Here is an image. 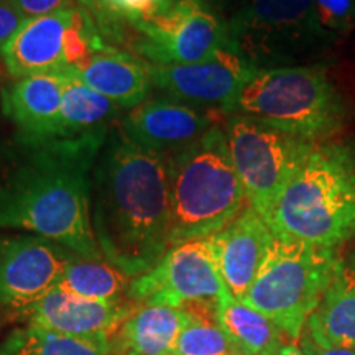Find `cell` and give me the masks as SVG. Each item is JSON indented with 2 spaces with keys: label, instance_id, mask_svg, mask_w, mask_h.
<instances>
[{
  "label": "cell",
  "instance_id": "6da1fadb",
  "mask_svg": "<svg viewBox=\"0 0 355 355\" xmlns=\"http://www.w3.org/2000/svg\"><path fill=\"white\" fill-rule=\"evenodd\" d=\"M110 128L78 135L17 133L0 150V227L104 260L91 224L92 175Z\"/></svg>",
  "mask_w": 355,
  "mask_h": 355
},
{
  "label": "cell",
  "instance_id": "7a4b0ae2",
  "mask_svg": "<svg viewBox=\"0 0 355 355\" xmlns=\"http://www.w3.org/2000/svg\"><path fill=\"white\" fill-rule=\"evenodd\" d=\"M91 224L105 261L130 278L150 272L171 248L166 155L110 128L92 175Z\"/></svg>",
  "mask_w": 355,
  "mask_h": 355
},
{
  "label": "cell",
  "instance_id": "3957f363",
  "mask_svg": "<svg viewBox=\"0 0 355 355\" xmlns=\"http://www.w3.org/2000/svg\"><path fill=\"white\" fill-rule=\"evenodd\" d=\"M275 237L337 248L355 235V141L314 144L265 219Z\"/></svg>",
  "mask_w": 355,
  "mask_h": 355
},
{
  "label": "cell",
  "instance_id": "277c9868",
  "mask_svg": "<svg viewBox=\"0 0 355 355\" xmlns=\"http://www.w3.org/2000/svg\"><path fill=\"white\" fill-rule=\"evenodd\" d=\"M170 245L220 232L245 207V191L229 153L224 128L214 125L166 153Z\"/></svg>",
  "mask_w": 355,
  "mask_h": 355
},
{
  "label": "cell",
  "instance_id": "5b68a950",
  "mask_svg": "<svg viewBox=\"0 0 355 355\" xmlns=\"http://www.w3.org/2000/svg\"><path fill=\"white\" fill-rule=\"evenodd\" d=\"M229 114L319 144L345 127L349 102L326 66H283L255 69Z\"/></svg>",
  "mask_w": 355,
  "mask_h": 355
},
{
  "label": "cell",
  "instance_id": "8992f818",
  "mask_svg": "<svg viewBox=\"0 0 355 355\" xmlns=\"http://www.w3.org/2000/svg\"><path fill=\"white\" fill-rule=\"evenodd\" d=\"M340 263L336 248L275 237L243 301L298 343Z\"/></svg>",
  "mask_w": 355,
  "mask_h": 355
},
{
  "label": "cell",
  "instance_id": "52a82bcc",
  "mask_svg": "<svg viewBox=\"0 0 355 355\" xmlns=\"http://www.w3.org/2000/svg\"><path fill=\"white\" fill-rule=\"evenodd\" d=\"M227 25L229 48L255 69L291 66L326 44L314 0H250Z\"/></svg>",
  "mask_w": 355,
  "mask_h": 355
},
{
  "label": "cell",
  "instance_id": "ba28073f",
  "mask_svg": "<svg viewBox=\"0 0 355 355\" xmlns=\"http://www.w3.org/2000/svg\"><path fill=\"white\" fill-rule=\"evenodd\" d=\"M224 132L248 206L266 219L282 191L303 165L314 141L241 114L229 115Z\"/></svg>",
  "mask_w": 355,
  "mask_h": 355
},
{
  "label": "cell",
  "instance_id": "9c48e42d",
  "mask_svg": "<svg viewBox=\"0 0 355 355\" xmlns=\"http://www.w3.org/2000/svg\"><path fill=\"white\" fill-rule=\"evenodd\" d=\"M229 293L211 237L171 247L150 272L132 278L127 298L135 306L217 309Z\"/></svg>",
  "mask_w": 355,
  "mask_h": 355
},
{
  "label": "cell",
  "instance_id": "30bf717a",
  "mask_svg": "<svg viewBox=\"0 0 355 355\" xmlns=\"http://www.w3.org/2000/svg\"><path fill=\"white\" fill-rule=\"evenodd\" d=\"M133 51L153 64H194L229 48V25L206 0H178L166 12L133 21Z\"/></svg>",
  "mask_w": 355,
  "mask_h": 355
},
{
  "label": "cell",
  "instance_id": "8fae6325",
  "mask_svg": "<svg viewBox=\"0 0 355 355\" xmlns=\"http://www.w3.org/2000/svg\"><path fill=\"white\" fill-rule=\"evenodd\" d=\"M74 255L40 235L0 239V314L19 319L55 290Z\"/></svg>",
  "mask_w": 355,
  "mask_h": 355
},
{
  "label": "cell",
  "instance_id": "7c38bea8",
  "mask_svg": "<svg viewBox=\"0 0 355 355\" xmlns=\"http://www.w3.org/2000/svg\"><path fill=\"white\" fill-rule=\"evenodd\" d=\"M150 79L159 91L184 104L209 105L230 112L243 84L255 68L230 48H222L216 56L194 64L146 63Z\"/></svg>",
  "mask_w": 355,
  "mask_h": 355
},
{
  "label": "cell",
  "instance_id": "4fadbf2b",
  "mask_svg": "<svg viewBox=\"0 0 355 355\" xmlns=\"http://www.w3.org/2000/svg\"><path fill=\"white\" fill-rule=\"evenodd\" d=\"M119 127L133 144L165 155L199 139L214 122L211 115L184 102L146 99L123 115Z\"/></svg>",
  "mask_w": 355,
  "mask_h": 355
},
{
  "label": "cell",
  "instance_id": "5bb4252c",
  "mask_svg": "<svg viewBox=\"0 0 355 355\" xmlns=\"http://www.w3.org/2000/svg\"><path fill=\"white\" fill-rule=\"evenodd\" d=\"M132 309L133 306L122 304L121 301L87 300L55 288L26 308L19 319H26L30 326L60 334L112 337Z\"/></svg>",
  "mask_w": 355,
  "mask_h": 355
},
{
  "label": "cell",
  "instance_id": "9a60e30c",
  "mask_svg": "<svg viewBox=\"0 0 355 355\" xmlns=\"http://www.w3.org/2000/svg\"><path fill=\"white\" fill-rule=\"evenodd\" d=\"M273 239L268 224L252 206L243 207L229 225L211 237L222 279L234 298H245Z\"/></svg>",
  "mask_w": 355,
  "mask_h": 355
},
{
  "label": "cell",
  "instance_id": "2e32d148",
  "mask_svg": "<svg viewBox=\"0 0 355 355\" xmlns=\"http://www.w3.org/2000/svg\"><path fill=\"white\" fill-rule=\"evenodd\" d=\"M74 8L28 19L0 50L3 64L13 79L60 73L66 64V33Z\"/></svg>",
  "mask_w": 355,
  "mask_h": 355
},
{
  "label": "cell",
  "instance_id": "e0dca14e",
  "mask_svg": "<svg viewBox=\"0 0 355 355\" xmlns=\"http://www.w3.org/2000/svg\"><path fill=\"white\" fill-rule=\"evenodd\" d=\"M63 91L64 78L60 73L13 79L0 89V107L19 133L55 135L60 132Z\"/></svg>",
  "mask_w": 355,
  "mask_h": 355
},
{
  "label": "cell",
  "instance_id": "ac0fdd59",
  "mask_svg": "<svg viewBox=\"0 0 355 355\" xmlns=\"http://www.w3.org/2000/svg\"><path fill=\"white\" fill-rule=\"evenodd\" d=\"M68 69L121 109H133L145 102L153 86L146 61L114 46L97 51L86 63Z\"/></svg>",
  "mask_w": 355,
  "mask_h": 355
},
{
  "label": "cell",
  "instance_id": "d6986e66",
  "mask_svg": "<svg viewBox=\"0 0 355 355\" xmlns=\"http://www.w3.org/2000/svg\"><path fill=\"white\" fill-rule=\"evenodd\" d=\"M193 318V313L183 308L133 306L112 340H117L127 355H168Z\"/></svg>",
  "mask_w": 355,
  "mask_h": 355
},
{
  "label": "cell",
  "instance_id": "ffe728a7",
  "mask_svg": "<svg viewBox=\"0 0 355 355\" xmlns=\"http://www.w3.org/2000/svg\"><path fill=\"white\" fill-rule=\"evenodd\" d=\"M303 332L321 345L355 350V268L339 265Z\"/></svg>",
  "mask_w": 355,
  "mask_h": 355
},
{
  "label": "cell",
  "instance_id": "44dd1931",
  "mask_svg": "<svg viewBox=\"0 0 355 355\" xmlns=\"http://www.w3.org/2000/svg\"><path fill=\"white\" fill-rule=\"evenodd\" d=\"M217 324L239 352L245 355H277L285 334L272 319L225 293L217 306Z\"/></svg>",
  "mask_w": 355,
  "mask_h": 355
},
{
  "label": "cell",
  "instance_id": "7402d4cb",
  "mask_svg": "<svg viewBox=\"0 0 355 355\" xmlns=\"http://www.w3.org/2000/svg\"><path fill=\"white\" fill-rule=\"evenodd\" d=\"M60 74L64 78V91L58 133L78 135L112 127V122L122 109L105 96L86 86L81 79L71 74L68 68L60 71Z\"/></svg>",
  "mask_w": 355,
  "mask_h": 355
},
{
  "label": "cell",
  "instance_id": "603a6c76",
  "mask_svg": "<svg viewBox=\"0 0 355 355\" xmlns=\"http://www.w3.org/2000/svg\"><path fill=\"white\" fill-rule=\"evenodd\" d=\"M112 337H78L26 326L12 331L0 345V355H110Z\"/></svg>",
  "mask_w": 355,
  "mask_h": 355
},
{
  "label": "cell",
  "instance_id": "cb8c5ba5",
  "mask_svg": "<svg viewBox=\"0 0 355 355\" xmlns=\"http://www.w3.org/2000/svg\"><path fill=\"white\" fill-rule=\"evenodd\" d=\"M132 278L105 260H89L74 255L56 288L87 300L121 301Z\"/></svg>",
  "mask_w": 355,
  "mask_h": 355
},
{
  "label": "cell",
  "instance_id": "d4e9b609",
  "mask_svg": "<svg viewBox=\"0 0 355 355\" xmlns=\"http://www.w3.org/2000/svg\"><path fill=\"white\" fill-rule=\"evenodd\" d=\"M194 316V314H193ZM173 355H239V349L217 321L194 316L178 337Z\"/></svg>",
  "mask_w": 355,
  "mask_h": 355
},
{
  "label": "cell",
  "instance_id": "484cf974",
  "mask_svg": "<svg viewBox=\"0 0 355 355\" xmlns=\"http://www.w3.org/2000/svg\"><path fill=\"white\" fill-rule=\"evenodd\" d=\"M314 17L322 38L339 40L352 32L355 25V0H314Z\"/></svg>",
  "mask_w": 355,
  "mask_h": 355
},
{
  "label": "cell",
  "instance_id": "4316f807",
  "mask_svg": "<svg viewBox=\"0 0 355 355\" xmlns=\"http://www.w3.org/2000/svg\"><path fill=\"white\" fill-rule=\"evenodd\" d=\"M78 6L87 12L94 21L97 32L109 46L125 43L127 21L115 12L114 0H78Z\"/></svg>",
  "mask_w": 355,
  "mask_h": 355
},
{
  "label": "cell",
  "instance_id": "83f0119b",
  "mask_svg": "<svg viewBox=\"0 0 355 355\" xmlns=\"http://www.w3.org/2000/svg\"><path fill=\"white\" fill-rule=\"evenodd\" d=\"M25 19L48 15L60 10L78 7V0H8Z\"/></svg>",
  "mask_w": 355,
  "mask_h": 355
},
{
  "label": "cell",
  "instance_id": "f1b7e54d",
  "mask_svg": "<svg viewBox=\"0 0 355 355\" xmlns=\"http://www.w3.org/2000/svg\"><path fill=\"white\" fill-rule=\"evenodd\" d=\"M26 20L28 19H25L8 0H0V50L10 42Z\"/></svg>",
  "mask_w": 355,
  "mask_h": 355
},
{
  "label": "cell",
  "instance_id": "f546056e",
  "mask_svg": "<svg viewBox=\"0 0 355 355\" xmlns=\"http://www.w3.org/2000/svg\"><path fill=\"white\" fill-rule=\"evenodd\" d=\"M114 8L128 25L153 15L152 0H114Z\"/></svg>",
  "mask_w": 355,
  "mask_h": 355
},
{
  "label": "cell",
  "instance_id": "4dcf8cb0",
  "mask_svg": "<svg viewBox=\"0 0 355 355\" xmlns=\"http://www.w3.org/2000/svg\"><path fill=\"white\" fill-rule=\"evenodd\" d=\"M298 345L306 355H355L354 349L332 347V345H321L314 343L306 332L301 334V337L298 339Z\"/></svg>",
  "mask_w": 355,
  "mask_h": 355
},
{
  "label": "cell",
  "instance_id": "1f68e13d",
  "mask_svg": "<svg viewBox=\"0 0 355 355\" xmlns=\"http://www.w3.org/2000/svg\"><path fill=\"white\" fill-rule=\"evenodd\" d=\"M176 2H178V0H152V6H153V15L152 17L166 12L168 8H171ZM152 17H150V19H152Z\"/></svg>",
  "mask_w": 355,
  "mask_h": 355
},
{
  "label": "cell",
  "instance_id": "d6a6232c",
  "mask_svg": "<svg viewBox=\"0 0 355 355\" xmlns=\"http://www.w3.org/2000/svg\"><path fill=\"white\" fill-rule=\"evenodd\" d=\"M277 355H306V354L300 349L298 343H293V340H291V343L283 344L282 347H279Z\"/></svg>",
  "mask_w": 355,
  "mask_h": 355
},
{
  "label": "cell",
  "instance_id": "836d02e7",
  "mask_svg": "<svg viewBox=\"0 0 355 355\" xmlns=\"http://www.w3.org/2000/svg\"><path fill=\"white\" fill-rule=\"evenodd\" d=\"M209 6H212L217 10V7L219 6H227V3H232V2H237V0H206Z\"/></svg>",
  "mask_w": 355,
  "mask_h": 355
},
{
  "label": "cell",
  "instance_id": "e575fe53",
  "mask_svg": "<svg viewBox=\"0 0 355 355\" xmlns=\"http://www.w3.org/2000/svg\"><path fill=\"white\" fill-rule=\"evenodd\" d=\"M347 265H350V266H352V268H355V252L352 254V259H350V261H349Z\"/></svg>",
  "mask_w": 355,
  "mask_h": 355
},
{
  "label": "cell",
  "instance_id": "d590c367",
  "mask_svg": "<svg viewBox=\"0 0 355 355\" xmlns=\"http://www.w3.org/2000/svg\"><path fill=\"white\" fill-rule=\"evenodd\" d=\"M239 355H245V354H239Z\"/></svg>",
  "mask_w": 355,
  "mask_h": 355
},
{
  "label": "cell",
  "instance_id": "8d00e7d4",
  "mask_svg": "<svg viewBox=\"0 0 355 355\" xmlns=\"http://www.w3.org/2000/svg\"><path fill=\"white\" fill-rule=\"evenodd\" d=\"M168 355H173V354H168Z\"/></svg>",
  "mask_w": 355,
  "mask_h": 355
},
{
  "label": "cell",
  "instance_id": "74e56055",
  "mask_svg": "<svg viewBox=\"0 0 355 355\" xmlns=\"http://www.w3.org/2000/svg\"><path fill=\"white\" fill-rule=\"evenodd\" d=\"M128 355H133V354H128Z\"/></svg>",
  "mask_w": 355,
  "mask_h": 355
}]
</instances>
